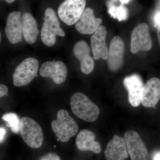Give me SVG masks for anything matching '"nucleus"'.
Wrapping results in <instances>:
<instances>
[{"instance_id": "nucleus-12", "label": "nucleus", "mask_w": 160, "mask_h": 160, "mask_svg": "<svg viewBox=\"0 0 160 160\" xmlns=\"http://www.w3.org/2000/svg\"><path fill=\"white\" fill-rule=\"evenodd\" d=\"M160 99V79L152 78L144 85L141 103L144 107H154Z\"/></svg>"}, {"instance_id": "nucleus-16", "label": "nucleus", "mask_w": 160, "mask_h": 160, "mask_svg": "<svg viewBox=\"0 0 160 160\" xmlns=\"http://www.w3.org/2000/svg\"><path fill=\"white\" fill-rule=\"evenodd\" d=\"M106 27L101 26L92 36L91 46L94 59H107L109 50L106 42Z\"/></svg>"}, {"instance_id": "nucleus-4", "label": "nucleus", "mask_w": 160, "mask_h": 160, "mask_svg": "<svg viewBox=\"0 0 160 160\" xmlns=\"http://www.w3.org/2000/svg\"><path fill=\"white\" fill-rule=\"evenodd\" d=\"M20 133L23 141L29 147L37 149L42 145L44 140L42 129L32 119L28 117L21 119Z\"/></svg>"}, {"instance_id": "nucleus-7", "label": "nucleus", "mask_w": 160, "mask_h": 160, "mask_svg": "<svg viewBox=\"0 0 160 160\" xmlns=\"http://www.w3.org/2000/svg\"><path fill=\"white\" fill-rule=\"evenodd\" d=\"M127 151L131 160H148V150L136 132L129 130L124 134Z\"/></svg>"}, {"instance_id": "nucleus-27", "label": "nucleus", "mask_w": 160, "mask_h": 160, "mask_svg": "<svg viewBox=\"0 0 160 160\" xmlns=\"http://www.w3.org/2000/svg\"><path fill=\"white\" fill-rule=\"evenodd\" d=\"M153 160H160V153L156 155L155 156Z\"/></svg>"}, {"instance_id": "nucleus-23", "label": "nucleus", "mask_w": 160, "mask_h": 160, "mask_svg": "<svg viewBox=\"0 0 160 160\" xmlns=\"http://www.w3.org/2000/svg\"><path fill=\"white\" fill-rule=\"evenodd\" d=\"M8 92V89L5 85H0V98H2L5 96L7 95Z\"/></svg>"}, {"instance_id": "nucleus-10", "label": "nucleus", "mask_w": 160, "mask_h": 160, "mask_svg": "<svg viewBox=\"0 0 160 160\" xmlns=\"http://www.w3.org/2000/svg\"><path fill=\"white\" fill-rule=\"evenodd\" d=\"M125 45L120 37L115 36L112 40L108 50L107 62L110 70L116 71L122 66L124 62Z\"/></svg>"}, {"instance_id": "nucleus-1", "label": "nucleus", "mask_w": 160, "mask_h": 160, "mask_svg": "<svg viewBox=\"0 0 160 160\" xmlns=\"http://www.w3.org/2000/svg\"><path fill=\"white\" fill-rule=\"evenodd\" d=\"M70 106L75 115L87 122L96 121L100 114L98 107L81 92H76L70 99Z\"/></svg>"}, {"instance_id": "nucleus-6", "label": "nucleus", "mask_w": 160, "mask_h": 160, "mask_svg": "<svg viewBox=\"0 0 160 160\" xmlns=\"http://www.w3.org/2000/svg\"><path fill=\"white\" fill-rule=\"evenodd\" d=\"M86 4V0H65L59 7L58 14L65 24L72 26L79 20Z\"/></svg>"}, {"instance_id": "nucleus-15", "label": "nucleus", "mask_w": 160, "mask_h": 160, "mask_svg": "<svg viewBox=\"0 0 160 160\" xmlns=\"http://www.w3.org/2000/svg\"><path fill=\"white\" fill-rule=\"evenodd\" d=\"M102 20L94 16L93 9L90 8L85 9L78 21L76 23L75 28L83 34L94 33L101 26Z\"/></svg>"}, {"instance_id": "nucleus-29", "label": "nucleus", "mask_w": 160, "mask_h": 160, "mask_svg": "<svg viewBox=\"0 0 160 160\" xmlns=\"http://www.w3.org/2000/svg\"><path fill=\"white\" fill-rule=\"evenodd\" d=\"M7 2L9 3H11L13 2H14L15 0H5Z\"/></svg>"}, {"instance_id": "nucleus-28", "label": "nucleus", "mask_w": 160, "mask_h": 160, "mask_svg": "<svg viewBox=\"0 0 160 160\" xmlns=\"http://www.w3.org/2000/svg\"><path fill=\"white\" fill-rule=\"evenodd\" d=\"M122 4H127L130 2V0H119Z\"/></svg>"}, {"instance_id": "nucleus-9", "label": "nucleus", "mask_w": 160, "mask_h": 160, "mask_svg": "<svg viewBox=\"0 0 160 160\" xmlns=\"http://www.w3.org/2000/svg\"><path fill=\"white\" fill-rule=\"evenodd\" d=\"M40 74L42 77L50 78L55 83L60 85L65 82L67 77V68L61 61H49L42 65Z\"/></svg>"}, {"instance_id": "nucleus-21", "label": "nucleus", "mask_w": 160, "mask_h": 160, "mask_svg": "<svg viewBox=\"0 0 160 160\" xmlns=\"http://www.w3.org/2000/svg\"><path fill=\"white\" fill-rule=\"evenodd\" d=\"M108 12L112 17L117 19L119 21H125L128 17V9L123 6L112 5L109 7Z\"/></svg>"}, {"instance_id": "nucleus-2", "label": "nucleus", "mask_w": 160, "mask_h": 160, "mask_svg": "<svg viewBox=\"0 0 160 160\" xmlns=\"http://www.w3.org/2000/svg\"><path fill=\"white\" fill-rule=\"evenodd\" d=\"M51 127L58 139L63 142H68L78 131L77 123L65 109L59 110L57 119L52 122Z\"/></svg>"}, {"instance_id": "nucleus-19", "label": "nucleus", "mask_w": 160, "mask_h": 160, "mask_svg": "<svg viewBox=\"0 0 160 160\" xmlns=\"http://www.w3.org/2000/svg\"><path fill=\"white\" fill-rule=\"evenodd\" d=\"M22 22L25 41L28 44H34L39 33L36 21L32 15L29 12H25L22 16Z\"/></svg>"}, {"instance_id": "nucleus-17", "label": "nucleus", "mask_w": 160, "mask_h": 160, "mask_svg": "<svg viewBox=\"0 0 160 160\" xmlns=\"http://www.w3.org/2000/svg\"><path fill=\"white\" fill-rule=\"evenodd\" d=\"M105 155L106 160H125L127 158L129 153L125 139L114 135L107 144Z\"/></svg>"}, {"instance_id": "nucleus-8", "label": "nucleus", "mask_w": 160, "mask_h": 160, "mask_svg": "<svg viewBox=\"0 0 160 160\" xmlns=\"http://www.w3.org/2000/svg\"><path fill=\"white\" fill-rule=\"evenodd\" d=\"M152 47L149 28L146 23H142L135 27L131 34V51L136 53L140 51H148Z\"/></svg>"}, {"instance_id": "nucleus-25", "label": "nucleus", "mask_w": 160, "mask_h": 160, "mask_svg": "<svg viewBox=\"0 0 160 160\" xmlns=\"http://www.w3.org/2000/svg\"><path fill=\"white\" fill-rule=\"evenodd\" d=\"M5 134H6V130L4 128L1 127V129H0V141H1V142H2V141L4 139Z\"/></svg>"}, {"instance_id": "nucleus-3", "label": "nucleus", "mask_w": 160, "mask_h": 160, "mask_svg": "<svg viewBox=\"0 0 160 160\" xmlns=\"http://www.w3.org/2000/svg\"><path fill=\"white\" fill-rule=\"evenodd\" d=\"M44 20L41 31V39L45 45L51 47L55 44L57 35L64 37L65 33L60 27L57 16L51 8H47L45 10Z\"/></svg>"}, {"instance_id": "nucleus-22", "label": "nucleus", "mask_w": 160, "mask_h": 160, "mask_svg": "<svg viewBox=\"0 0 160 160\" xmlns=\"http://www.w3.org/2000/svg\"><path fill=\"white\" fill-rule=\"evenodd\" d=\"M38 160H61L58 155L52 152H49L39 158Z\"/></svg>"}, {"instance_id": "nucleus-5", "label": "nucleus", "mask_w": 160, "mask_h": 160, "mask_svg": "<svg viewBox=\"0 0 160 160\" xmlns=\"http://www.w3.org/2000/svg\"><path fill=\"white\" fill-rule=\"evenodd\" d=\"M39 63L34 58L24 60L16 67L12 75L13 85L16 87L26 86L37 77Z\"/></svg>"}, {"instance_id": "nucleus-11", "label": "nucleus", "mask_w": 160, "mask_h": 160, "mask_svg": "<svg viewBox=\"0 0 160 160\" xmlns=\"http://www.w3.org/2000/svg\"><path fill=\"white\" fill-rule=\"evenodd\" d=\"M123 84L128 92L130 105L134 107L139 106L144 86L141 77L137 74L126 77L123 80Z\"/></svg>"}, {"instance_id": "nucleus-20", "label": "nucleus", "mask_w": 160, "mask_h": 160, "mask_svg": "<svg viewBox=\"0 0 160 160\" xmlns=\"http://www.w3.org/2000/svg\"><path fill=\"white\" fill-rule=\"evenodd\" d=\"M2 119L6 123L7 127L11 128L14 133L20 132V121L18 117L13 112H9L3 115Z\"/></svg>"}, {"instance_id": "nucleus-26", "label": "nucleus", "mask_w": 160, "mask_h": 160, "mask_svg": "<svg viewBox=\"0 0 160 160\" xmlns=\"http://www.w3.org/2000/svg\"><path fill=\"white\" fill-rule=\"evenodd\" d=\"M157 29L158 40L159 44L160 46V26L158 27Z\"/></svg>"}, {"instance_id": "nucleus-14", "label": "nucleus", "mask_w": 160, "mask_h": 160, "mask_svg": "<svg viewBox=\"0 0 160 160\" xmlns=\"http://www.w3.org/2000/svg\"><path fill=\"white\" fill-rule=\"evenodd\" d=\"M5 32L7 38L12 44L18 42L22 38V22L20 12L9 13L7 18Z\"/></svg>"}, {"instance_id": "nucleus-24", "label": "nucleus", "mask_w": 160, "mask_h": 160, "mask_svg": "<svg viewBox=\"0 0 160 160\" xmlns=\"http://www.w3.org/2000/svg\"><path fill=\"white\" fill-rule=\"evenodd\" d=\"M154 23V26L157 28L160 26V11L157 12L155 14Z\"/></svg>"}, {"instance_id": "nucleus-18", "label": "nucleus", "mask_w": 160, "mask_h": 160, "mask_svg": "<svg viewBox=\"0 0 160 160\" xmlns=\"http://www.w3.org/2000/svg\"><path fill=\"white\" fill-rule=\"evenodd\" d=\"M95 134L87 129L80 132L77 136L76 145L79 150L82 151H91L96 153H99L101 147L99 143L95 141Z\"/></svg>"}, {"instance_id": "nucleus-13", "label": "nucleus", "mask_w": 160, "mask_h": 160, "mask_svg": "<svg viewBox=\"0 0 160 160\" xmlns=\"http://www.w3.org/2000/svg\"><path fill=\"white\" fill-rule=\"evenodd\" d=\"M73 53L81 63V71L84 74H89L93 71L94 61L90 55L89 45L85 41H80L75 44Z\"/></svg>"}]
</instances>
